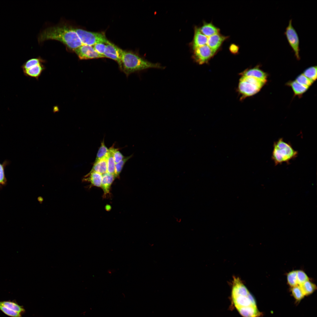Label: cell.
I'll use <instances>...</instances> for the list:
<instances>
[{
  "instance_id": "cell-1",
  "label": "cell",
  "mask_w": 317,
  "mask_h": 317,
  "mask_svg": "<svg viewBox=\"0 0 317 317\" xmlns=\"http://www.w3.org/2000/svg\"><path fill=\"white\" fill-rule=\"evenodd\" d=\"M232 304L242 317H258L260 313L255 300L241 280L235 277L231 291Z\"/></svg>"
},
{
  "instance_id": "cell-2",
  "label": "cell",
  "mask_w": 317,
  "mask_h": 317,
  "mask_svg": "<svg viewBox=\"0 0 317 317\" xmlns=\"http://www.w3.org/2000/svg\"><path fill=\"white\" fill-rule=\"evenodd\" d=\"M38 40L40 42L48 40H58L74 51L83 45L75 28L66 26H51L46 28L41 33Z\"/></svg>"
},
{
  "instance_id": "cell-3",
  "label": "cell",
  "mask_w": 317,
  "mask_h": 317,
  "mask_svg": "<svg viewBox=\"0 0 317 317\" xmlns=\"http://www.w3.org/2000/svg\"><path fill=\"white\" fill-rule=\"evenodd\" d=\"M119 66L120 70L127 76L135 72L149 68H164L159 64L147 61L132 52L123 50Z\"/></svg>"
},
{
  "instance_id": "cell-4",
  "label": "cell",
  "mask_w": 317,
  "mask_h": 317,
  "mask_svg": "<svg viewBox=\"0 0 317 317\" xmlns=\"http://www.w3.org/2000/svg\"><path fill=\"white\" fill-rule=\"evenodd\" d=\"M298 152L291 144L284 141L282 138L275 141L273 145L272 158L275 165L284 163H288L298 156Z\"/></svg>"
},
{
  "instance_id": "cell-5",
  "label": "cell",
  "mask_w": 317,
  "mask_h": 317,
  "mask_svg": "<svg viewBox=\"0 0 317 317\" xmlns=\"http://www.w3.org/2000/svg\"><path fill=\"white\" fill-rule=\"evenodd\" d=\"M240 76L237 89L241 100L257 94L267 82L253 77Z\"/></svg>"
},
{
  "instance_id": "cell-6",
  "label": "cell",
  "mask_w": 317,
  "mask_h": 317,
  "mask_svg": "<svg viewBox=\"0 0 317 317\" xmlns=\"http://www.w3.org/2000/svg\"><path fill=\"white\" fill-rule=\"evenodd\" d=\"M75 30L83 45L93 46L98 43L106 44L109 41L103 33L89 31L80 28Z\"/></svg>"
},
{
  "instance_id": "cell-7",
  "label": "cell",
  "mask_w": 317,
  "mask_h": 317,
  "mask_svg": "<svg viewBox=\"0 0 317 317\" xmlns=\"http://www.w3.org/2000/svg\"><path fill=\"white\" fill-rule=\"evenodd\" d=\"M284 35L288 42L293 50L296 58L299 60L300 57L299 55V39L297 32L292 24V19L289 20V24L286 28Z\"/></svg>"
},
{
  "instance_id": "cell-8",
  "label": "cell",
  "mask_w": 317,
  "mask_h": 317,
  "mask_svg": "<svg viewBox=\"0 0 317 317\" xmlns=\"http://www.w3.org/2000/svg\"><path fill=\"white\" fill-rule=\"evenodd\" d=\"M193 50L194 58L200 65L207 63L216 53L207 45L197 48Z\"/></svg>"
},
{
  "instance_id": "cell-9",
  "label": "cell",
  "mask_w": 317,
  "mask_h": 317,
  "mask_svg": "<svg viewBox=\"0 0 317 317\" xmlns=\"http://www.w3.org/2000/svg\"><path fill=\"white\" fill-rule=\"evenodd\" d=\"M81 60H87L104 58L96 52L92 46L82 45L74 50Z\"/></svg>"
},
{
  "instance_id": "cell-10",
  "label": "cell",
  "mask_w": 317,
  "mask_h": 317,
  "mask_svg": "<svg viewBox=\"0 0 317 317\" xmlns=\"http://www.w3.org/2000/svg\"><path fill=\"white\" fill-rule=\"evenodd\" d=\"M123 50L113 43L108 41L106 44L103 55L117 62L119 65L120 63L121 58Z\"/></svg>"
},
{
  "instance_id": "cell-11",
  "label": "cell",
  "mask_w": 317,
  "mask_h": 317,
  "mask_svg": "<svg viewBox=\"0 0 317 317\" xmlns=\"http://www.w3.org/2000/svg\"><path fill=\"white\" fill-rule=\"evenodd\" d=\"M240 75L253 77L267 82L268 77V74L261 68L259 65L246 69L240 73Z\"/></svg>"
},
{
  "instance_id": "cell-12",
  "label": "cell",
  "mask_w": 317,
  "mask_h": 317,
  "mask_svg": "<svg viewBox=\"0 0 317 317\" xmlns=\"http://www.w3.org/2000/svg\"><path fill=\"white\" fill-rule=\"evenodd\" d=\"M208 37L207 45L216 52L228 36L221 35L220 33Z\"/></svg>"
},
{
  "instance_id": "cell-13",
  "label": "cell",
  "mask_w": 317,
  "mask_h": 317,
  "mask_svg": "<svg viewBox=\"0 0 317 317\" xmlns=\"http://www.w3.org/2000/svg\"><path fill=\"white\" fill-rule=\"evenodd\" d=\"M116 178L115 175L107 172L102 174L101 187L103 190L104 196L106 197L109 193L111 185Z\"/></svg>"
},
{
  "instance_id": "cell-14",
  "label": "cell",
  "mask_w": 317,
  "mask_h": 317,
  "mask_svg": "<svg viewBox=\"0 0 317 317\" xmlns=\"http://www.w3.org/2000/svg\"><path fill=\"white\" fill-rule=\"evenodd\" d=\"M102 175L97 172L90 171L84 176L82 181L90 183L91 186L101 187Z\"/></svg>"
},
{
  "instance_id": "cell-15",
  "label": "cell",
  "mask_w": 317,
  "mask_h": 317,
  "mask_svg": "<svg viewBox=\"0 0 317 317\" xmlns=\"http://www.w3.org/2000/svg\"><path fill=\"white\" fill-rule=\"evenodd\" d=\"M208 37L204 35L200 31L199 28H195L193 43V48H195L207 45Z\"/></svg>"
},
{
  "instance_id": "cell-16",
  "label": "cell",
  "mask_w": 317,
  "mask_h": 317,
  "mask_svg": "<svg viewBox=\"0 0 317 317\" xmlns=\"http://www.w3.org/2000/svg\"><path fill=\"white\" fill-rule=\"evenodd\" d=\"M45 68L42 63L35 65L30 68L23 71L24 75L26 76L34 78L38 80Z\"/></svg>"
},
{
  "instance_id": "cell-17",
  "label": "cell",
  "mask_w": 317,
  "mask_h": 317,
  "mask_svg": "<svg viewBox=\"0 0 317 317\" xmlns=\"http://www.w3.org/2000/svg\"><path fill=\"white\" fill-rule=\"evenodd\" d=\"M0 305L8 309L23 315L25 310L23 306H21L16 301L8 300L0 301Z\"/></svg>"
},
{
  "instance_id": "cell-18",
  "label": "cell",
  "mask_w": 317,
  "mask_h": 317,
  "mask_svg": "<svg viewBox=\"0 0 317 317\" xmlns=\"http://www.w3.org/2000/svg\"><path fill=\"white\" fill-rule=\"evenodd\" d=\"M286 85L292 89L294 96L300 97L308 89V87L303 85L296 80L290 81Z\"/></svg>"
},
{
  "instance_id": "cell-19",
  "label": "cell",
  "mask_w": 317,
  "mask_h": 317,
  "mask_svg": "<svg viewBox=\"0 0 317 317\" xmlns=\"http://www.w3.org/2000/svg\"><path fill=\"white\" fill-rule=\"evenodd\" d=\"M199 28L201 32L207 36L219 33L220 32L219 29L211 23L205 22L202 26Z\"/></svg>"
},
{
  "instance_id": "cell-20",
  "label": "cell",
  "mask_w": 317,
  "mask_h": 317,
  "mask_svg": "<svg viewBox=\"0 0 317 317\" xmlns=\"http://www.w3.org/2000/svg\"><path fill=\"white\" fill-rule=\"evenodd\" d=\"M91 171L102 175L107 172V156L99 160L95 161Z\"/></svg>"
},
{
  "instance_id": "cell-21",
  "label": "cell",
  "mask_w": 317,
  "mask_h": 317,
  "mask_svg": "<svg viewBox=\"0 0 317 317\" xmlns=\"http://www.w3.org/2000/svg\"><path fill=\"white\" fill-rule=\"evenodd\" d=\"M114 148V146H112L109 149V151L107 155V172L116 176L115 174V163L113 153Z\"/></svg>"
},
{
  "instance_id": "cell-22",
  "label": "cell",
  "mask_w": 317,
  "mask_h": 317,
  "mask_svg": "<svg viewBox=\"0 0 317 317\" xmlns=\"http://www.w3.org/2000/svg\"><path fill=\"white\" fill-rule=\"evenodd\" d=\"M305 296L313 293L316 289V286L309 280L299 285Z\"/></svg>"
},
{
  "instance_id": "cell-23",
  "label": "cell",
  "mask_w": 317,
  "mask_h": 317,
  "mask_svg": "<svg viewBox=\"0 0 317 317\" xmlns=\"http://www.w3.org/2000/svg\"><path fill=\"white\" fill-rule=\"evenodd\" d=\"M317 66L310 67L306 69L303 74L313 82L316 80L317 72Z\"/></svg>"
},
{
  "instance_id": "cell-24",
  "label": "cell",
  "mask_w": 317,
  "mask_h": 317,
  "mask_svg": "<svg viewBox=\"0 0 317 317\" xmlns=\"http://www.w3.org/2000/svg\"><path fill=\"white\" fill-rule=\"evenodd\" d=\"M44 61L40 58L31 59L26 61L21 66L23 71L28 69L37 64L43 63Z\"/></svg>"
},
{
  "instance_id": "cell-25",
  "label": "cell",
  "mask_w": 317,
  "mask_h": 317,
  "mask_svg": "<svg viewBox=\"0 0 317 317\" xmlns=\"http://www.w3.org/2000/svg\"><path fill=\"white\" fill-rule=\"evenodd\" d=\"M109 149L105 146L104 140L102 142L97 152L95 161H97L105 158L107 156Z\"/></svg>"
},
{
  "instance_id": "cell-26",
  "label": "cell",
  "mask_w": 317,
  "mask_h": 317,
  "mask_svg": "<svg viewBox=\"0 0 317 317\" xmlns=\"http://www.w3.org/2000/svg\"><path fill=\"white\" fill-rule=\"evenodd\" d=\"M287 282L292 287L298 285L297 277V270H293L289 272L287 276Z\"/></svg>"
},
{
  "instance_id": "cell-27",
  "label": "cell",
  "mask_w": 317,
  "mask_h": 317,
  "mask_svg": "<svg viewBox=\"0 0 317 317\" xmlns=\"http://www.w3.org/2000/svg\"><path fill=\"white\" fill-rule=\"evenodd\" d=\"M291 291L293 296L296 300H301L305 296L300 286L299 285L292 287Z\"/></svg>"
},
{
  "instance_id": "cell-28",
  "label": "cell",
  "mask_w": 317,
  "mask_h": 317,
  "mask_svg": "<svg viewBox=\"0 0 317 317\" xmlns=\"http://www.w3.org/2000/svg\"><path fill=\"white\" fill-rule=\"evenodd\" d=\"M299 84L309 88L313 82L302 73L298 75L295 80Z\"/></svg>"
},
{
  "instance_id": "cell-29",
  "label": "cell",
  "mask_w": 317,
  "mask_h": 317,
  "mask_svg": "<svg viewBox=\"0 0 317 317\" xmlns=\"http://www.w3.org/2000/svg\"><path fill=\"white\" fill-rule=\"evenodd\" d=\"M132 156H128L124 157V158L119 163L115 164V174L116 178L119 177V174L121 173L123 168L126 162Z\"/></svg>"
},
{
  "instance_id": "cell-30",
  "label": "cell",
  "mask_w": 317,
  "mask_h": 317,
  "mask_svg": "<svg viewBox=\"0 0 317 317\" xmlns=\"http://www.w3.org/2000/svg\"><path fill=\"white\" fill-rule=\"evenodd\" d=\"M297 277L298 284L299 285L309 280L307 275L301 270H297Z\"/></svg>"
},
{
  "instance_id": "cell-31",
  "label": "cell",
  "mask_w": 317,
  "mask_h": 317,
  "mask_svg": "<svg viewBox=\"0 0 317 317\" xmlns=\"http://www.w3.org/2000/svg\"><path fill=\"white\" fill-rule=\"evenodd\" d=\"M0 311L10 317H22V314L17 312L11 310L0 305Z\"/></svg>"
},
{
  "instance_id": "cell-32",
  "label": "cell",
  "mask_w": 317,
  "mask_h": 317,
  "mask_svg": "<svg viewBox=\"0 0 317 317\" xmlns=\"http://www.w3.org/2000/svg\"><path fill=\"white\" fill-rule=\"evenodd\" d=\"M92 46L96 52L103 55L106 48V44L103 43H98Z\"/></svg>"
},
{
  "instance_id": "cell-33",
  "label": "cell",
  "mask_w": 317,
  "mask_h": 317,
  "mask_svg": "<svg viewBox=\"0 0 317 317\" xmlns=\"http://www.w3.org/2000/svg\"><path fill=\"white\" fill-rule=\"evenodd\" d=\"M113 153L114 158L115 164L119 162L124 158L118 149L114 148Z\"/></svg>"
},
{
  "instance_id": "cell-34",
  "label": "cell",
  "mask_w": 317,
  "mask_h": 317,
  "mask_svg": "<svg viewBox=\"0 0 317 317\" xmlns=\"http://www.w3.org/2000/svg\"><path fill=\"white\" fill-rule=\"evenodd\" d=\"M6 181L3 165L0 163V184H3Z\"/></svg>"
},
{
  "instance_id": "cell-35",
  "label": "cell",
  "mask_w": 317,
  "mask_h": 317,
  "mask_svg": "<svg viewBox=\"0 0 317 317\" xmlns=\"http://www.w3.org/2000/svg\"><path fill=\"white\" fill-rule=\"evenodd\" d=\"M239 49V47L234 44L230 45L229 47L230 52L233 54H237L238 51Z\"/></svg>"
}]
</instances>
